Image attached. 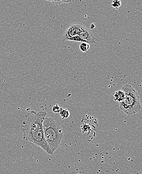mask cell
Here are the masks:
<instances>
[{
  "mask_svg": "<svg viewBox=\"0 0 142 174\" xmlns=\"http://www.w3.org/2000/svg\"><path fill=\"white\" fill-rule=\"evenodd\" d=\"M44 111H31L26 115V120L23 122V139L39 146L48 154L53 155L45 140L43 129V121L47 116Z\"/></svg>",
  "mask_w": 142,
  "mask_h": 174,
  "instance_id": "cell-1",
  "label": "cell"
},
{
  "mask_svg": "<svg viewBox=\"0 0 142 174\" xmlns=\"http://www.w3.org/2000/svg\"><path fill=\"white\" fill-rule=\"evenodd\" d=\"M44 136L51 151L54 153L63 137L62 127L58 119L45 117L43 121Z\"/></svg>",
  "mask_w": 142,
  "mask_h": 174,
  "instance_id": "cell-2",
  "label": "cell"
},
{
  "mask_svg": "<svg viewBox=\"0 0 142 174\" xmlns=\"http://www.w3.org/2000/svg\"><path fill=\"white\" fill-rule=\"evenodd\" d=\"M121 90L125 93V98L119 103L120 109L126 115H132L138 113L141 109L139 96L131 85L122 86Z\"/></svg>",
  "mask_w": 142,
  "mask_h": 174,
  "instance_id": "cell-3",
  "label": "cell"
},
{
  "mask_svg": "<svg viewBox=\"0 0 142 174\" xmlns=\"http://www.w3.org/2000/svg\"><path fill=\"white\" fill-rule=\"evenodd\" d=\"M84 25L80 23H74L71 24L64 32L62 37V41L68 40V39L75 36L78 35L81 29Z\"/></svg>",
  "mask_w": 142,
  "mask_h": 174,
  "instance_id": "cell-4",
  "label": "cell"
},
{
  "mask_svg": "<svg viewBox=\"0 0 142 174\" xmlns=\"http://www.w3.org/2000/svg\"><path fill=\"white\" fill-rule=\"evenodd\" d=\"M78 36L89 44H94L96 43L95 39L91 31L85 26L83 27Z\"/></svg>",
  "mask_w": 142,
  "mask_h": 174,
  "instance_id": "cell-5",
  "label": "cell"
},
{
  "mask_svg": "<svg viewBox=\"0 0 142 174\" xmlns=\"http://www.w3.org/2000/svg\"><path fill=\"white\" fill-rule=\"evenodd\" d=\"M113 100L115 101L118 102L120 103L125 98V93L122 90L116 91V92L113 94Z\"/></svg>",
  "mask_w": 142,
  "mask_h": 174,
  "instance_id": "cell-6",
  "label": "cell"
},
{
  "mask_svg": "<svg viewBox=\"0 0 142 174\" xmlns=\"http://www.w3.org/2000/svg\"><path fill=\"white\" fill-rule=\"evenodd\" d=\"M59 113L62 119L68 118L70 115V112L68 110L66 109H63L62 108H61Z\"/></svg>",
  "mask_w": 142,
  "mask_h": 174,
  "instance_id": "cell-7",
  "label": "cell"
},
{
  "mask_svg": "<svg viewBox=\"0 0 142 174\" xmlns=\"http://www.w3.org/2000/svg\"><path fill=\"white\" fill-rule=\"evenodd\" d=\"M79 48L82 52H86L90 48V44L86 42H81L79 45Z\"/></svg>",
  "mask_w": 142,
  "mask_h": 174,
  "instance_id": "cell-8",
  "label": "cell"
},
{
  "mask_svg": "<svg viewBox=\"0 0 142 174\" xmlns=\"http://www.w3.org/2000/svg\"><path fill=\"white\" fill-rule=\"evenodd\" d=\"M46 1L49 2L56 5L63 4V3H71L73 0H45Z\"/></svg>",
  "mask_w": 142,
  "mask_h": 174,
  "instance_id": "cell-9",
  "label": "cell"
},
{
  "mask_svg": "<svg viewBox=\"0 0 142 174\" xmlns=\"http://www.w3.org/2000/svg\"><path fill=\"white\" fill-rule=\"evenodd\" d=\"M111 6L114 8V9L117 10L120 8L121 5V3L120 0H113L111 4Z\"/></svg>",
  "mask_w": 142,
  "mask_h": 174,
  "instance_id": "cell-10",
  "label": "cell"
},
{
  "mask_svg": "<svg viewBox=\"0 0 142 174\" xmlns=\"http://www.w3.org/2000/svg\"><path fill=\"white\" fill-rule=\"evenodd\" d=\"M68 40H70V41H78V42H86L85 40L81 39V37H79L78 35L75 36L74 37H71L70 39H68Z\"/></svg>",
  "mask_w": 142,
  "mask_h": 174,
  "instance_id": "cell-11",
  "label": "cell"
},
{
  "mask_svg": "<svg viewBox=\"0 0 142 174\" xmlns=\"http://www.w3.org/2000/svg\"><path fill=\"white\" fill-rule=\"evenodd\" d=\"M61 108V107H60V106L57 104H56V105L54 106H53V108H52V111H53V113H59V112H60Z\"/></svg>",
  "mask_w": 142,
  "mask_h": 174,
  "instance_id": "cell-12",
  "label": "cell"
},
{
  "mask_svg": "<svg viewBox=\"0 0 142 174\" xmlns=\"http://www.w3.org/2000/svg\"><path fill=\"white\" fill-rule=\"evenodd\" d=\"M90 26V29H91V30H92V29H94L95 27V24L94 23H92Z\"/></svg>",
  "mask_w": 142,
  "mask_h": 174,
  "instance_id": "cell-13",
  "label": "cell"
}]
</instances>
